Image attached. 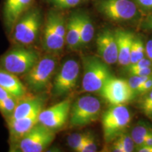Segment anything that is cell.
Instances as JSON below:
<instances>
[{
    "label": "cell",
    "instance_id": "d590c367",
    "mask_svg": "<svg viewBox=\"0 0 152 152\" xmlns=\"http://www.w3.org/2000/svg\"><path fill=\"white\" fill-rule=\"evenodd\" d=\"M11 96H12V95L10 93L7 92L2 87L0 86V102H1V101H3L4 99H5Z\"/></svg>",
    "mask_w": 152,
    "mask_h": 152
},
{
    "label": "cell",
    "instance_id": "4dcf8cb0",
    "mask_svg": "<svg viewBox=\"0 0 152 152\" xmlns=\"http://www.w3.org/2000/svg\"><path fill=\"white\" fill-rule=\"evenodd\" d=\"M139 8L146 11H152V0H134Z\"/></svg>",
    "mask_w": 152,
    "mask_h": 152
},
{
    "label": "cell",
    "instance_id": "5b68a950",
    "mask_svg": "<svg viewBox=\"0 0 152 152\" xmlns=\"http://www.w3.org/2000/svg\"><path fill=\"white\" fill-rule=\"evenodd\" d=\"M57 64L56 57L53 54L45 55L25 74L24 81L31 90L42 92L48 87L54 75Z\"/></svg>",
    "mask_w": 152,
    "mask_h": 152
},
{
    "label": "cell",
    "instance_id": "e0dca14e",
    "mask_svg": "<svg viewBox=\"0 0 152 152\" xmlns=\"http://www.w3.org/2000/svg\"><path fill=\"white\" fill-rule=\"evenodd\" d=\"M118 47V61L122 66H128L130 64V52L134 35L128 30L117 29L114 32Z\"/></svg>",
    "mask_w": 152,
    "mask_h": 152
},
{
    "label": "cell",
    "instance_id": "484cf974",
    "mask_svg": "<svg viewBox=\"0 0 152 152\" xmlns=\"http://www.w3.org/2000/svg\"><path fill=\"white\" fill-rule=\"evenodd\" d=\"M151 76L152 75L147 76L131 75V77L127 80V82H128L131 90L134 92V93H136L138 92L139 89L141 87V85Z\"/></svg>",
    "mask_w": 152,
    "mask_h": 152
},
{
    "label": "cell",
    "instance_id": "52a82bcc",
    "mask_svg": "<svg viewBox=\"0 0 152 152\" xmlns=\"http://www.w3.org/2000/svg\"><path fill=\"white\" fill-rule=\"evenodd\" d=\"M101 108L100 101L95 96H81L71 108L70 124L72 127H82L95 122L99 117Z\"/></svg>",
    "mask_w": 152,
    "mask_h": 152
},
{
    "label": "cell",
    "instance_id": "4fadbf2b",
    "mask_svg": "<svg viewBox=\"0 0 152 152\" xmlns=\"http://www.w3.org/2000/svg\"><path fill=\"white\" fill-rule=\"evenodd\" d=\"M97 52L102 60L108 65L118 61V47L114 32L104 30L98 35L96 39Z\"/></svg>",
    "mask_w": 152,
    "mask_h": 152
},
{
    "label": "cell",
    "instance_id": "f546056e",
    "mask_svg": "<svg viewBox=\"0 0 152 152\" xmlns=\"http://www.w3.org/2000/svg\"><path fill=\"white\" fill-rule=\"evenodd\" d=\"M152 66V61L149 60L148 58H144L138 61L137 62L134 63V64H130L128 66V72L135 71V70L141 69V68H147V67H151Z\"/></svg>",
    "mask_w": 152,
    "mask_h": 152
},
{
    "label": "cell",
    "instance_id": "277c9868",
    "mask_svg": "<svg viewBox=\"0 0 152 152\" xmlns=\"http://www.w3.org/2000/svg\"><path fill=\"white\" fill-rule=\"evenodd\" d=\"M42 22L40 10L31 8L20 17L13 29L12 40L17 45L29 46L37 39Z\"/></svg>",
    "mask_w": 152,
    "mask_h": 152
},
{
    "label": "cell",
    "instance_id": "74e56055",
    "mask_svg": "<svg viewBox=\"0 0 152 152\" xmlns=\"http://www.w3.org/2000/svg\"><path fill=\"white\" fill-rule=\"evenodd\" d=\"M148 20H149V25H150V26H152V15H151V16H150L149 17V18H148Z\"/></svg>",
    "mask_w": 152,
    "mask_h": 152
},
{
    "label": "cell",
    "instance_id": "e575fe53",
    "mask_svg": "<svg viewBox=\"0 0 152 152\" xmlns=\"http://www.w3.org/2000/svg\"><path fill=\"white\" fill-rule=\"evenodd\" d=\"M145 54L147 57L152 61V42L151 41H148L145 46Z\"/></svg>",
    "mask_w": 152,
    "mask_h": 152
},
{
    "label": "cell",
    "instance_id": "836d02e7",
    "mask_svg": "<svg viewBox=\"0 0 152 152\" xmlns=\"http://www.w3.org/2000/svg\"><path fill=\"white\" fill-rule=\"evenodd\" d=\"M111 149V151L114 152H124V149H123L122 145H121L117 139H115V141L113 142Z\"/></svg>",
    "mask_w": 152,
    "mask_h": 152
},
{
    "label": "cell",
    "instance_id": "f35d334b",
    "mask_svg": "<svg viewBox=\"0 0 152 152\" xmlns=\"http://www.w3.org/2000/svg\"><path fill=\"white\" fill-rule=\"evenodd\" d=\"M151 152H152V147H151Z\"/></svg>",
    "mask_w": 152,
    "mask_h": 152
},
{
    "label": "cell",
    "instance_id": "2e32d148",
    "mask_svg": "<svg viewBox=\"0 0 152 152\" xmlns=\"http://www.w3.org/2000/svg\"><path fill=\"white\" fill-rule=\"evenodd\" d=\"M45 105V98L42 96H28L19 100L14 113L7 120L20 119L27 117L35 112L40 111Z\"/></svg>",
    "mask_w": 152,
    "mask_h": 152
},
{
    "label": "cell",
    "instance_id": "d6a6232c",
    "mask_svg": "<svg viewBox=\"0 0 152 152\" xmlns=\"http://www.w3.org/2000/svg\"><path fill=\"white\" fill-rule=\"evenodd\" d=\"M152 90V76L150 77L149 79L147 80L144 83L141 85L138 90V93H146L149 92L150 90Z\"/></svg>",
    "mask_w": 152,
    "mask_h": 152
},
{
    "label": "cell",
    "instance_id": "ba28073f",
    "mask_svg": "<svg viewBox=\"0 0 152 152\" xmlns=\"http://www.w3.org/2000/svg\"><path fill=\"white\" fill-rule=\"evenodd\" d=\"M96 9L112 21H128L137 16L138 7L132 0H99Z\"/></svg>",
    "mask_w": 152,
    "mask_h": 152
},
{
    "label": "cell",
    "instance_id": "f1b7e54d",
    "mask_svg": "<svg viewBox=\"0 0 152 152\" xmlns=\"http://www.w3.org/2000/svg\"><path fill=\"white\" fill-rule=\"evenodd\" d=\"M141 107L142 111L148 116H152V90H150L142 101Z\"/></svg>",
    "mask_w": 152,
    "mask_h": 152
},
{
    "label": "cell",
    "instance_id": "44dd1931",
    "mask_svg": "<svg viewBox=\"0 0 152 152\" xmlns=\"http://www.w3.org/2000/svg\"><path fill=\"white\" fill-rule=\"evenodd\" d=\"M152 132V130L148 128L144 125H140L134 127L131 132V137H132L134 144L137 147L142 146L144 142L145 141L146 138Z\"/></svg>",
    "mask_w": 152,
    "mask_h": 152
},
{
    "label": "cell",
    "instance_id": "603a6c76",
    "mask_svg": "<svg viewBox=\"0 0 152 152\" xmlns=\"http://www.w3.org/2000/svg\"><path fill=\"white\" fill-rule=\"evenodd\" d=\"M20 99L11 96L0 102V112L6 118H8L12 115Z\"/></svg>",
    "mask_w": 152,
    "mask_h": 152
},
{
    "label": "cell",
    "instance_id": "8fae6325",
    "mask_svg": "<svg viewBox=\"0 0 152 152\" xmlns=\"http://www.w3.org/2000/svg\"><path fill=\"white\" fill-rule=\"evenodd\" d=\"M100 93L112 106L124 105L134 96L127 80L115 78L113 76L106 82Z\"/></svg>",
    "mask_w": 152,
    "mask_h": 152
},
{
    "label": "cell",
    "instance_id": "1f68e13d",
    "mask_svg": "<svg viewBox=\"0 0 152 152\" xmlns=\"http://www.w3.org/2000/svg\"><path fill=\"white\" fill-rule=\"evenodd\" d=\"M131 75H137V76H147L152 75V68L147 67L141 68V69L135 70L129 72Z\"/></svg>",
    "mask_w": 152,
    "mask_h": 152
},
{
    "label": "cell",
    "instance_id": "7a4b0ae2",
    "mask_svg": "<svg viewBox=\"0 0 152 152\" xmlns=\"http://www.w3.org/2000/svg\"><path fill=\"white\" fill-rule=\"evenodd\" d=\"M102 59L94 56L83 58L82 89L86 92H100L106 83L112 77L110 69Z\"/></svg>",
    "mask_w": 152,
    "mask_h": 152
},
{
    "label": "cell",
    "instance_id": "9a60e30c",
    "mask_svg": "<svg viewBox=\"0 0 152 152\" xmlns=\"http://www.w3.org/2000/svg\"><path fill=\"white\" fill-rule=\"evenodd\" d=\"M40 112L41 111L35 112L23 118L7 120L9 131V138L11 143H17L39 122L38 120Z\"/></svg>",
    "mask_w": 152,
    "mask_h": 152
},
{
    "label": "cell",
    "instance_id": "9c48e42d",
    "mask_svg": "<svg viewBox=\"0 0 152 152\" xmlns=\"http://www.w3.org/2000/svg\"><path fill=\"white\" fill-rule=\"evenodd\" d=\"M54 138V131L38 122L16 144L19 151L42 152L52 143Z\"/></svg>",
    "mask_w": 152,
    "mask_h": 152
},
{
    "label": "cell",
    "instance_id": "5bb4252c",
    "mask_svg": "<svg viewBox=\"0 0 152 152\" xmlns=\"http://www.w3.org/2000/svg\"><path fill=\"white\" fill-rule=\"evenodd\" d=\"M34 0H5L3 7L4 24L9 32L23 15L31 9Z\"/></svg>",
    "mask_w": 152,
    "mask_h": 152
},
{
    "label": "cell",
    "instance_id": "8992f818",
    "mask_svg": "<svg viewBox=\"0 0 152 152\" xmlns=\"http://www.w3.org/2000/svg\"><path fill=\"white\" fill-rule=\"evenodd\" d=\"M131 122V114L124 105L112 106L103 114L102 128L106 143L115 140Z\"/></svg>",
    "mask_w": 152,
    "mask_h": 152
},
{
    "label": "cell",
    "instance_id": "4316f807",
    "mask_svg": "<svg viewBox=\"0 0 152 152\" xmlns=\"http://www.w3.org/2000/svg\"><path fill=\"white\" fill-rule=\"evenodd\" d=\"M124 149V152H132L134 149V142L131 135L122 133L117 138Z\"/></svg>",
    "mask_w": 152,
    "mask_h": 152
},
{
    "label": "cell",
    "instance_id": "3957f363",
    "mask_svg": "<svg viewBox=\"0 0 152 152\" xmlns=\"http://www.w3.org/2000/svg\"><path fill=\"white\" fill-rule=\"evenodd\" d=\"M40 57L37 51L18 46L7 52L0 59V66L14 75H25L35 65Z\"/></svg>",
    "mask_w": 152,
    "mask_h": 152
},
{
    "label": "cell",
    "instance_id": "7c38bea8",
    "mask_svg": "<svg viewBox=\"0 0 152 152\" xmlns=\"http://www.w3.org/2000/svg\"><path fill=\"white\" fill-rule=\"evenodd\" d=\"M71 101L66 99L46 109L39 115V123L50 130L55 131L64 126L70 115Z\"/></svg>",
    "mask_w": 152,
    "mask_h": 152
},
{
    "label": "cell",
    "instance_id": "6da1fadb",
    "mask_svg": "<svg viewBox=\"0 0 152 152\" xmlns=\"http://www.w3.org/2000/svg\"><path fill=\"white\" fill-rule=\"evenodd\" d=\"M66 24L60 13L50 11L47 14L43 30V49L49 54H56L64 49L66 43Z\"/></svg>",
    "mask_w": 152,
    "mask_h": 152
},
{
    "label": "cell",
    "instance_id": "d4e9b609",
    "mask_svg": "<svg viewBox=\"0 0 152 152\" xmlns=\"http://www.w3.org/2000/svg\"><path fill=\"white\" fill-rule=\"evenodd\" d=\"M49 3L59 9H66L79 5L83 0H47Z\"/></svg>",
    "mask_w": 152,
    "mask_h": 152
},
{
    "label": "cell",
    "instance_id": "ffe728a7",
    "mask_svg": "<svg viewBox=\"0 0 152 152\" xmlns=\"http://www.w3.org/2000/svg\"><path fill=\"white\" fill-rule=\"evenodd\" d=\"M80 15V46L87 45L94 37V28L90 16L82 13Z\"/></svg>",
    "mask_w": 152,
    "mask_h": 152
},
{
    "label": "cell",
    "instance_id": "8d00e7d4",
    "mask_svg": "<svg viewBox=\"0 0 152 152\" xmlns=\"http://www.w3.org/2000/svg\"><path fill=\"white\" fill-rule=\"evenodd\" d=\"M142 145L148 146V147H152V132L147 137V138H146L145 141L144 142V143Z\"/></svg>",
    "mask_w": 152,
    "mask_h": 152
},
{
    "label": "cell",
    "instance_id": "d6986e66",
    "mask_svg": "<svg viewBox=\"0 0 152 152\" xmlns=\"http://www.w3.org/2000/svg\"><path fill=\"white\" fill-rule=\"evenodd\" d=\"M66 43L71 49L80 46V23L79 13L73 14L66 24Z\"/></svg>",
    "mask_w": 152,
    "mask_h": 152
},
{
    "label": "cell",
    "instance_id": "ac0fdd59",
    "mask_svg": "<svg viewBox=\"0 0 152 152\" xmlns=\"http://www.w3.org/2000/svg\"><path fill=\"white\" fill-rule=\"evenodd\" d=\"M0 86L5 89L12 96L22 98L27 94L26 86L18 76L6 71L0 66Z\"/></svg>",
    "mask_w": 152,
    "mask_h": 152
},
{
    "label": "cell",
    "instance_id": "30bf717a",
    "mask_svg": "<svg viewBox=\"0 0 152 152\" xmlns=\"http://www.w3.org/2000/svg\"><path fill=\"white\" fill-rule=\"evenodd\" d=\"M80 74V65L74 59L66 61L55 77L52 87L54 96H64L75 88Z\"/></svg>",
    "mask_w": 152,
    "mask_h": 152
},
{
    "label": "cell",
    "instance_id": "7402d4cb",
    "mask_svg": "<svg viewBox=\"0 0 152 152\" xmlns=\"http://www.w3.org/2000/svg\"><path fill=\"white\" fill-rule=\"evenodd\" d=\"M145 54V47L142 41L139 38H136L134 36L132 41V47L130 52V64L137 62L144 57Z\"/></svg>",
    "mask_w": 152,
    "mask_h": 152
},
{
    "label": "cell",
    "instance_id": "83f0119b",
    "mask_svg": "<svg viewBox=\"0 0 152 152\" xmlns=\"http://www.w3.org/2000/svg\"><path fill=\"white\" fill-rule=\"evenodd\" d=\"M96 151H97V146L95 142L94 137L90 134L86 141L82 145L78 152H95Z\"/></svg>",
    "mask_w": 152,
    "mask_h": 152
},
{
    "label": "cell",
    "instance_id": "cb8c5ba5",
    "mask_svg": "<svg viewBox=\"0 0 152 152\" xmlns=\"http://www.w3.org/2000/svg\"><path fill=\"white\" fill-rule=\"evenodd\" d=\"M90 133H74L69 135L67 138L68 144L72 149L79 151L84 142L88 138Z\"/></svg>",
    "mask_w": 152,
    "mask_h": 152
}]
</instances>
